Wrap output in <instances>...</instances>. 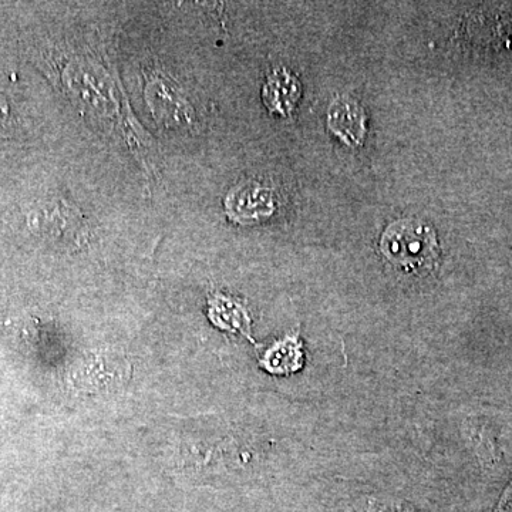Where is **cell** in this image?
I'll use <instances>...</instances> for the list:
<instances>
[{"label": "cell", "mask_w": 512, "mask_h": 512, "mask_svg": "<svg viewBox=\"0 0 512 512\" xmlns=\"http://www.w3.org/2000/svg\"><path fill=\"white\" fill-rule=\"evenodd\" d=\"M330 131L346 146L360 147L366 138L365 110L349 96L338 97L329 109Z\"/></svg>", "instance_id": "obj_3"}, {"label": "cell", "mask_w": 512, "mask_h": 512, "mask_svg": "<svg viewBox=\"0 0 512 512\" xmlns=\"http://www.w3.org/2000/svg\"><path fill=\"white\" fill-rule=\"evenodd\" d=\"M384 258L406 274L423 275L433 271L440 258L436 232L417 220L393 222L380 239Z\"/></svg>", "instance_id": "obj_1"}, {"label": "cell", "mask_w": 512, "mask_h": 512, "mask_svg": "<svg viewBox=\"0 0 512 512\" xmlns=\"http://www.w3.org/2000/svg\"><path fill=\"white\" fill-rule=\"evenodd\" d=\"M225 207L231 220L252 224L268 218L275 211L274 191L256 183L239 185L229 192Z\"/></svg>", "instance_id": "obj_2"}, {"label": "cell", "mask_w": 512, "mask_h": 512, "mask_svg": "<svg viewBox=\"0 0 512 512\" xmlns=\"http://www.w3.org/2000/svg\"><path fill=\"white\" fill-rule=\"evenodd\" d=\"M301 96V84L286 70H276L269 76L264 89V101L269 110L288 116Z\"/></svg>", "instance_id": "obj_4"}]
</instances>
